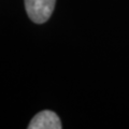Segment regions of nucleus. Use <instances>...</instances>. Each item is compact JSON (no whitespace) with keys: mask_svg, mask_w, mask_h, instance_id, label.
<instances>
[{"mask_svg":"<svg viewBox=\"0 0 129 129\" xmlns=\"http://www.w3.org/2000/svg\"><path fill=\"white\" fill-rule=\"evenodd\" d=\"M55 3L56 0H25V8L32 22L43 24L51 17Z\"/></svg>","mask_w":129,"mask_h":129,"instance_id":"1","label":"nucleus"},{"mask_svg":"<svg viewBox=\"0 0 129 129\" xmlns=\"http://www.w3.org/2000/svg\"><path fill=\"white\" fill-rule=\"evenodd\" d=\"M61 127L58 115L50 110L38 113L28 125L29 129H60Z\"/></svg>","mask_w":129,"mask_h":129,"instance_id":"2","label":"nucleus"}]
</instances>
